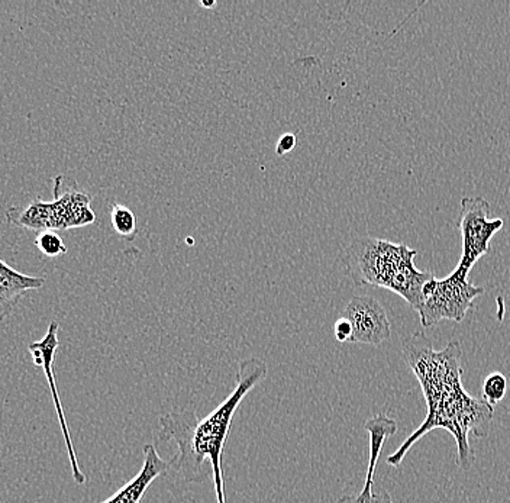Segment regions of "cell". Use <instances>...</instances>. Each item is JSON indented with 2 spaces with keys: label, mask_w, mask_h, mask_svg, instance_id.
<instances>
[{
  "label": "cell",
  "mask_w": 510,
  "mask_h": 503,
  "mask_svg": "<svg viewBox=\"0 0 510 503\" xmlns=\"http://www.w3.org/2000/svg\"><path fill=\"white\" fill-rule=\"evenodd\" d=\"M490 204L485 197L467 196L459 202L457 226L461 233V259L456 270L468 276L474 264L490 250V241L502 230V218H488Z\"/></svg>",
  "instance_id": "cell-6"
},
{
  "label": "cell",
  "mask_w": 510,
  "mask_h": 503,
  "mask_svg": "<svg viewBox=\"0 0 510 503\" xmlns=\"http://www.w3.org/2000/svg\"><path fill=\"white\" fill-rule=\"evenodd\" d=\"M296 144H298V137L292 134V132H286L279 138L278 146H276V154L281 157V156L295 150Z\"/></svg>",
  "instance_id": "cell-17"
},
{
  "label": "cell",
  "mask_w": 510,
  "mask_h": 503,
  "mask_svg": "<svg viewBox=\"0 0 510 503\" xmlns=\"http://www.w3.org/2000/svg\"><path fill=\"white\" fill-rule=\"evenodd\" d=\"M507 392V379L506 375H502V373L495 372L492 375H488L486 377L485 382H483V387H481V394H483V401L488 405L495 408L496 405H499L500 402L505 399Z\"/></svg>",
  "instance_id": "cell-12"
},
{
  "label": "cell",
  "mask_w": 510,
  "mask_h": 503,
  "mask_svg": "<svg viewBox=\"0 0 510 503\" xmlns=\"http://www.w3.org/2000/svg\"><path fill=\"white\" fill-rule=\"evenodd\" d=\"M336 503H393L391 495L386 490H377V492L365 493L358 492L354 495H345Z\"/></svg>",
  "instance_id": "cell-15"
},
{
  "label": "cell",
  "mask_w": 510,
  "mask_h": 503,
  "mask_svg": "<svg viewBox=\"0 0 510 503\" xmlns=\"http://www.w3.org/2000/svg\"><path fill=\"white\" fill-rule=\"evenodd\" d=\"M423 300L416 309L420 314V324L425 328L438 322L464 321L467 312L473 308L474 299L485 293V288L468 281V276L452 271L444 279L432 278L423 286Z\"/></svg>",
  "instance_id": "cell-5"
},
{
  "label": "cell",
  "mask_w": 510,
  "mask_h": 503,
  "mask_svg": "<svg viewBox=\"0 0 510 503\" xmlns=\"http://www.w3.org/2000/svg\"><path fill=\"white\" fill-rule=\"evenodd\" d=\"M62 176L54 179V201L35 199L28 206H12L6 211V223L16 228L45 233L66 231L95 223V212L90 208V196L71 189L61 194Z\"/></svg>",
  "instance_id": "cell-4"
},
{
  "label": "cell",
  "mask_w": 510,
  "mask_h": 503,
  "mask_svg": "<svg viewBox=\"0 0 510 503\" xmlns=\"http://www.w3.org/2000/svg\"><path fill=\"white\" fill-rule=\"evenodd\" d=\"M343 317L353 325L350 343L380 346L391 338L392 327L386 309L373 296H355L344 309Z\"/></svg>",
  "instance_id": "cell-8"
},
{
  "label": "cell",
  "mask_w": 510,
  "mask_h": 503,
  "mask_svg": "<svg viewBox=\"0 0 510 503\" xmlns=\"http://www.w3.org/2000/svg\"><path fill=\"white\" fill-rule=\"evenodd\" d=\"M110 223L113 230L122 237H131L137 231V216L131 209L124 204H110Z\"/></svg>",
  "instance_id": "cell-13"
},
{
  "label": "cell",
  "mask_w": 510,
  "mask_h": 503,
  "mask_svg": "<svg viewBox=\"0 0 510 503\" xmlns=\"http://www.w3.org/2000/svg\"><path fill=\"white\" fill-rule=\"evenodd\" d=\"M364 428L370 435V459H368V470L365 474L364 486L361 489V492L368 495V493L374 492L375 467L379 463L382 445L386 442L387 438L396 434L398 422L384 415V413H379V415L370 418L365 422Z\"/></svg>",
  "instance_id": "cell-11"
},
{
  "label": "cell",
  "mask_w": 510,
  "mask_h": 503,
  "mask_svg": "<svg viewBox=\"0 0 510 503\" xmlns=\"http://www.w3.org/2000/svg\"><path fill=\"white\" fill-rule=\"evenodd\" d=\"M44 285V278L26 276L0 260V321L12 314L26 292L38 290Z\"/></svg>",
  "instance_id": "cell-10"
},
{
  "label": "cell",
  "mask_w": 510,
  "mask_h": 503,
  "mask_svg": "<svg viewBox=\"0 0 510 503\" xmlns=\"http://www.w3.org/2000/svg\"><path fill=\"white\" fill-rule=\"evenodd\" d=\"M33 242L37 245L38 250L47 257L64 256V254H67V252H69L66 244H64V241H62L59 233H54V231L40 233V235L35 238Z\"/></svg>",
  "instance_id": "cell-14"
},
{
  "label": "cell",
  "mask_w": 510,
  "mask_h": 503,
  "mask_svg": "<svg viewBox=\"0 0 510 503\" xmlns=\"http://www.w3.org/2000/svg\"><path fill=\"white\" fill-rule=\"evenodd\" d=\"M403 357L420 380L423 396L427 399L428 413L418 430L387 457V464L399 467L409 450L430 431L442 428L457 441V463L467 470L473 463L474 454L468 434L486 437L493 421L492 406L483 399H476L464 391L463 350L457 341L447 344L441 351L434 350L432 341L422 332H415L403 344Z\"/></svg>",
  "instance_id": "cell-1"
},
{
  "label": "cell",
  "mask_w": 510,
  "mask_h": 503,
  "mask_svg": "<svg viewBox=\"0 0 510 503\" xmlns=\"http://www.w3.org/2000/svg\"><path fill=\"white\" fill-rule=\"evenodd\" d=\"M201 6L202 8H206V9L215 8L216 2L215 0H201Z\"/></svg>",
  "instance_id": "cell-18"
},
{
  "label": "cell",
  "mask_w": 510,
  "mask_h": 503,
  "mask_svg": "<svg viewBox=\"0 0 510 503\" xmlns=\"http://www.w3.org/2000/svg\"><path fill=\"white\" fill-rule=\"evenodd\" d=\"M59 331V322L52 321L50 327H48L47 334H45L44 338L41 339V341H37V343L30 344V346H28V351H30L31 357H33V365L44 370L45 379H47L50 389H52V401H54L55 413H57V416H59L62 437H64V441H66L67 454H69L70 464H71L73 479L77 485L81 486L86 483V476H84L83 471H81L79 461H77L73 440H71V435H70L66 415H64V411H62L59 389H57V384H55L54 361L55 353H57L60 346Z\"/></svg>",
  "instance_id": "cell-7"
},
{
  "label": "cell",
  "mask_w": 510,
  "mask_h": 503,
  "mask_svg": "<svg viewBox=\"0 0 510 503\" xmlns=\"http://www.w3.org/2000/svg\"><path fill=\"white\" fill-rule=\"evenodd\" d=\"M416 256L418 252L406 244L360 237L346 250V270L357 285L389 289L416 310L423 300V286L434 278L415 266Z\"/></svg>",
  "instance_id": "cell-3"
},
{
  "label": "cell",
  "mask_w": 510,
  "mask_h": 503,
  "mask_svg": "<svg viewBox=\"0 0 510 503\" xmlns=\"http://www.w3.org/2000/svg\"><path fill=\"white\" fill-rule=\"evenodd\" d=\"M334 334L339 343H350L351 337H353V325L346 318L341 317L334 325Z\"/></svg>",
  "instance_id": "cell-16"
},
{
  "label": "cell",
  "mask_w": 510,
  "mask_h": 503,
  "mask_svg": "<svg viewBox=\"0 0 510 503\" xmlns=\"http://www.w3.org/2000/svg\"><path fill=\"white\" fill-rule=\"evenodd\" d=\"M266 377V361L260 358L241 361L235 389L208 416L199 418L194 409L187 408L165 413L160 418L158 438L177 444V454L170 460L173 470L190 483L213 479L218 503H226L222 460L233 415L245 396Z\"/></svg>",
  "instance_id": "cell-2"
},
{
  "label": "cell",
  "mask_w": 510,
  "mask_h": 503,
  "mask_svg": "<svg viewBox=\"0 0 510 503\" xmlns=\"http://www.w3.org/2000/svg\"><path fill=\"white\" fill-rule=\"evenodd\" d=\"M172 469L170 461L158 456L157 449L154 444H146L144 447V464L136 478L128 481L124 488L119 489L115 495L102 503H141L144 493L148 490L151 483L161 474L167 473Z\"/></svg>",
  "instance_id": "cell-9"
}]
</instances>
